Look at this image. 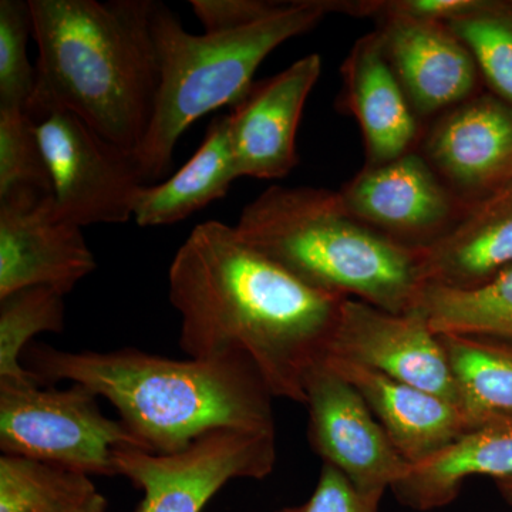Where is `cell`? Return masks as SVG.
Segmentation results:
<instances>
[{
	"mask_svg": "<svg viewBox=\"0 0 512 512\" xmlns=\"http://www.w3.org/2000/svg\"><path fill=\"white\" fill-rule=\"evenodd\" d=\"M96 269L82 227L60 217L53 195L0 197V298L33 286L66 296Z\"/></svg>",
	"mask_w": 512,
	"mask_h": 512,
	"instance_id": "cell-12",
	"label": "cell"
},
{
	"mask_svg": "<svg viewBox=\"0 0 512 512\" xmlns=\"http://www.w3.org/2000/svg\"><path fill=\"white\" fill-rule=\"evenodd\" d=\"M99 493L92 477L35 460L0 457V512H69Z\"/></svg>",
	"mask_w": 512,
	"mask_h": 512,
	"instance_id": "cell-23",
	"label": "cell"
},
{
	"mask_svg": "<svg viewBox=\"0 0 512 512\" xmlns=\"http://www.w3.org/2000/svg\"><path fill=\"white\" fill-rule=\"evenodd\" d=\"M168 285L185 355L244 352L272 396L305 406L306 377L325 359L346 298L303 284L215 220L192 229Z\"/></svg>",
	"mask_w": 512,
	"mask_h": 512,
	"instance_id": "cell-1",
	"label": "cell"
},
{
	"mask_svg": "<svg viewBox=\"0 0 512 512\" xmlns=\"http://www.w3.org/2000/svg\"><path fill=\"white\" fill-rule=\"evenodd\" d=\"M32 120L60 217L82 228L133 220L134 198L146 185L133 154L67 111H50Z\"/></svg>",
	"mask_w": 512,
	"mask_h": 512,
	"instance_id": "cell-8",
	"label": "cell"
},
{
	"mask_svg": "<svg viewBox=\"0 0 512 512\" xmlns=\"http://www.w3.org/2000/svg\"><path fill=\"white\" fill-rule=\"evenodd\" d=\"M37 46L32 119L62 110L136 154L158 90L153 0H29Z\"/></svg>",
	"mask_w": 512,
	"mask_h": 512,
	"instance_id": "cell-3",
	"label": "cell"
},
{
	"mask_svg": "<svg viewBox=\"0 0 512 512\" xmlns=\"http://www.w3.org/2000/svg\"><path fill=\"white\" fill-rule=\"evenodd\" d=\"M325 360L362 394L410 466L439 453L470 429L463 410L450 400L348 360Z\"/></svg>",
	"mask_w": 512,
	"mask_h": 512,
	"instance_id": "cell-17",
	"label": "cell"
},
{
	"mask_svg": "<svg viewBox=\"0 0 512 512\" xmlns=\"http://www.w3.org/2000/svg\"><path fill=\"white\" fill-rule=\"evenodd\" d=\"M305 394L309 443L323 463L338 468L366 494L384 495L406 476L410 464L397 453L362 394L325 359L306 377Z\"/></svg>",
	"mask_w": 512,
	"mask_h": 512,
	"instance_id": "cell-10",
	"label": "cell"
},
{
	"mask_svg": "<svg viewBox=\"0 0 512 512\" xmlns=\"http://www.w3.org/2000/svg\"><path fill=\"white\" fill-rule=\"evenodd\" d=\"M448 28L473 53L490 93L512 107V6L510 0H477Z\"/></svg>",
	"mask_w": 512,
	"mask_h": 512,
	"instance_id": "cell-25",
	"label": "cell"
},
{
	"mask_svg": "<svg viewBox=\"0 0 512 512\" xmlns=\"http://www.w3.org/2000/svg\"><path fill=\"white\" fill-rule=\"evenodd\" d=\"M376 32L420 121L481 93L473 53L447 23L389 18L379 20Z\"/></svg>",
	"mask_w": 512,
	"mask_h": 512,
	"instance_id": "cell-15",
	"label": "cell"
},
{
	"mask_svg": "<svg viewBox=\"0 0 512 512\" xmlns=\"http://www.w3.org/2000/svg\"><path fill=\"white\" fill-rule=\"evenodd\" d=\"M32 35L29 2H0V109L26 110L35 90L36 69L29 62Z\"/></svg>",
	"mask_w": 512,
	"mask_h": 512,
	"instance_id": "cell-27",
	"label": "cell"
},
{
	"mask_svg": "<svg viewBox=\"0 0 512 512\" xmlns=\"http://www.w3.org/2000/svg\"><path fill=\"white\" fill-rule=\"evenodd\" d=\"M19 190L53 195L52 180L28 111L0 109V197Z\"/></svg>",
	"mask_w": 512,
	"mask_h": 512,
	"instance_id": "cell-26",
	"label": "cell"
},
{
	"mask_svg": "<svg viewBox=\"0 0 512 512\" xmlns=\"http://www.w3.org/2000/svg\"><path fill=\"white\" fill-rule=\"evenodd\" d=\"M420 143L433 170L467 204L512 183V107L493 93L441 113Z\"/></svg>",
	"mask_w": 512,
	"mask_h": 512,
	"instance_id": "cell-13",
	"label": "cell"
},
{
	"mask_svg": "<svg viewBox=\"0 0 512 512\" xmlns=\"http://www.w3.org/2000/svg\"><path fill=\"white\" fill-rule=\"evenodd\" d=\"M340 103L355 117L366 148V165L389 163L417 150L420 119L384 55L377 32L360 37L342 66Z\"/></svg>",
	"mask_w": 512,
	"mask_h": 512,
	"instance_id": "cell-16",
	"label": "cell"
},
{
	"mask_svg": "<svg viewBox=\"0 0 512 512\" xmlns=\"http://www.w3.org/2000/svg\"><path fill=\"white\" fill-rule=\"evenodd\" d=\"M281 2L266 0H191L204 32H228L251 25L274 12Z\"/></svg>",
	"mask_w": 512,
	"mask_h": 512,
	"instance_id": "cell-29",
	"label": "cell"
},
{
	"mask_svg": "<svg viewBox=\"0 0 512 512\" xmlns=\"http://www.w3.org/2000/svg\"><path fill=\"white\" fill-rule=\"evenodd\" d=\"M339 194L357 221L410 248L429 247L473 205L444 184L419 150L365 165Z\"/></svg>",
	"mask_w": 512,
	"mask_h": 512,
	"instance_id": "cell-9",
	"label": "cell"
},
{
	"mask_svg": "<svg viewBox=\"0 0 512 512\" xmlns=\"http://www.w3.org/2000/svg\"><path fill=\"white\" fill-rule=\"evenodd\" d=\"M512 266V183L474 202L460 222L421 248L423 286L476 288Z\"/></svg>",
	"mask_w": 512,
	"mask_h": 512,
	"instance_id": "cell-18",
	"label": "cell"
},
{
	"mask_svg": "<svg viewBox=\"0 0 512 512\" xmlns=\"http://www.w3.org/2000/svg\"><path fill=\"white\" fill-rule=\"evenodd\" d=\"M117 476L143 491L134 512H201L229 481L262 480L276 463L275 431L218 429L175 453L124 446L114 451Z\"/></svg>",
	"mask_w": 512,
	"mask_h": 512,
	"instance_id": "cell-7",
	"label": "cell"
},
{
	"mask_svg": "<svg viewBox=\"0 0 512 512\" xmlns=\"http://www.w3.org/2000/svg\"><path fill=\"white\" fill-rule=\"evenodd\" d=\"M322 72L316 53L254 83L229 113L238 177L281 180L298 165L296 133Z\"/></svg>",
	"mask_w": 512,
	"mask_h": 512,
	"instance_id": "cell-14",
	"label": "cell"
},
{
	"mask_svg": "<svg viewBox=\"0 0 512 512\" xmlns=\"http://www.w3.org/2000/svg\"><path fill=\"white\" fill-rule=\"evenodd\" d=\"M69 512H109V508H107L106 498L97 493L92 498H89L86 503L79 505V507Z\"/></svg>",
	"mask_w": 512,
	"mask_h": 512,
	"instance_id": "cell-30",
	"label": "cell"
},
{
	"mask_svg": "<svg viewBox=\"0 0 512 512\" xmlns=\"http://www.w3.org/2000/svg\"><path fill=\"white\" fill-rule=\"evenodd\" d=\"M495 483H497L498 490H500V493L503 494L505 500L512 504V477L495 481Z\"/></svg>",
	"mask_w": 512,
	"mask_h": 512,
	"instance_id": "cell-31",
	"label": "cell"
},
{
	"mask_svg": "<svg viewBox=\"0 0 512 512\" xmlns=\"http://www.w3.org/2000/svg\"><path fill=\"white\" fill-rule=\"evenodd\" d=\"M410 312L423 316L436 335L512 343V266L476 288L423 286Z\"/></svg>",
	"mask_w": 512,
	"mask_h": 512,
	"instance_id": "cell-21",
	"label": "cell"
},
{
	"mask_svg": "<svg viewBox=\"0 0 512 512\" xmlns=\"http://www.w3.org/2000/svg\"><path fill=\"white\" fill-rule=\"evenodd\" d=\"M512 477V417H495L464 431L439 453L413 464L390 490L400 503L430 511L456 500L470 477Z\"/></svg>",
	"mask_w": 512,
	"mask_h": 512,
	"instance_id": "cell-19",
	"label": "cell"
},
{
	"mask_svg": "<svg viewBox=\"0 0 512 512\" xmlns=\"http://www.w3.org/2000/svg\"><path fill=\"white\" fill-rule=\"evenodd\" d=\"M140 447L120 420L101 412L82 384L43 389L42 384L0 383V450L80 471L117 476L114 451Z\"/></svg>",
	"mask_w": 512,
	"mask_h": 512,
	"instance_id": "cell-6",
	"label": "cell"
},
{
	"mask_svg": "<svg viewBox=\"0 0 512 512\" xmlns=\"http://www.w3.org/2000/svg\"><path fill=\"white\" fill-rule=\"evenodd\" d=\"M325 357L365 366L460 406L446 349L417 312L392 313L346 298Z\"/></svg>",
	"mask_w": 512,
	"mask_h": 512,
	"instance_id": "cell-11",
	"label": "cell"
},
{
	"mask_svg": "<svg viewBox=\"0 0 512 512\" xmlns=\"http://www.w3.org/2000/svg\"><path fill=\"white\" fill-rule=\"evenodd\" d=\"M382 494L360 491L342 471L323 463L318 485L305 504L276 512H379Z\"/></svg>",
	"mask_w": 512,
	"mask_h": 512,
	"instance_id": "cell-28",
	"label": "cell"
},
{
	"mask_svg": "<svg viewBox=\"0 0 512 512\" xmlns=\"http://www.w3.org/2000/svg\"><path fill=\"white\" fill-rule=\"evenodd\" d=\"M234 229L259 254L330 295L407 313L423 288L421 248L357 221L339 191L275 185L249 202Z\"/></svg>",
	"mask_w": 512,
	"mask_h": 512,
	"instance_id": "cell-4",
	"label": "cell"
},
{
	"mask_svg": "<svg viewBox=\"0 0 512 512\" xmlns=\"http://www.w3.org/2000/svg\"><path fill=\"white\" fill-rule=\"evenodd\" d=\"M28 369L40 382L82 384L119 412L144 450L175 453L210 431H275L272 393L244 352L170 359L136 348L69 352L35 343Z\"/></svg>",
	"mask_w": 512,
	"mask_h": 512,
	"instance_id": "cell-2",
	"label": "cell"
},
{
	"mask_svg": "<svg viewBox=\"0 0 512 512\" xmlns=\"http://www.w3.org/2000/svg\"><path fill=\"white\" fill-rule=\"evenodd\" d=\"M456 379L460 407L473 427L512 417V343L439 335Z\"/></svg>",
	"mask_w": 512,
	"mask_h": 512,
	"instance_id": "cell-22",
	"label": "cell"
},
{
	"mask_svg": "<svg viewBox=\"0 0 512 512\" xmlns=\"http://www.w3.org/2000/svg\"><path fill=\"white\" fill-rule=\"evenodd\" d=\"M511 6H512V0H510Z\"/></svg>",
	"mask_w": 512,
	"mask_h": 512,
	"instance_id": "cell-32",
	"label": "cell"
},
{
	"mask_svg": "<svg viewBox=\"0 0 512 512\" xmlns=\"http://www.w3.org/2000/svg\"><path fill=\"white\" fill-rule=\"evenodd\" d=\"M229 114L215 117L201 147L173 177L141 185L134 198L133 221L138 227H164L191 217L227 195L238 180Z\"/></svg>",
	"mask_w": 512,
	"mask_h": 512,
	"instance_id": "cell-20",
	"label": "cell"
},
{
	"mask_svg": "<svg viewBox=\"0 0 512 512\" xmlns=\"http://www.w3.org/2000/svg\"><path fill=\"white\" fill-rule=\"evenodd\" d=\"M329 13L332 0H293L251 25L192 35L156 2L151 30L160 80L150 126L134 154L144 183L168 174L175 147L194 121L222 106L234 107L276 47L315 29Z\"/></svg>",
	"mask_w": 512,
	"mask_h": 512,
	"instance_id": "cell-5",
	"label": "cell"
},
{
	"mask_svg": "<svg viewBox=\"0 0 512 512\" xmlns=\"http://www.w3.org/2000/svg\"><path fill=\"white\" fill-rule=\"evenodd\" d=\"M64 325V295L55 289L33 286L0 298V383L43 386L20 360L36 335L63 332Z\"/></svg>",
	"mask_w": 512,
	"mask_h": 512,
	"instance_id": "cell-24",
	"label": "cell"
}]
</instances>
